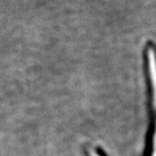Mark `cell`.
<instances>
[{"label":"cell","instance_id":"obj_1","mask_svg":"<svg viewBox=\"0 0 156 156\" xmlns=\"http://www.w3.org/2000/svg\"><path fill=\"white\" fill-rule=\"evenodd\" d=\"M146 57H147V64H148L149 79L151 80L152 101H153V105L155 107V114H156V51L151 45H149L147 47ZM154 130L155 132L152 135L151 156H156V125Z\"/></svg>","mask_w":156,"mask_h":156}]
</instances>
